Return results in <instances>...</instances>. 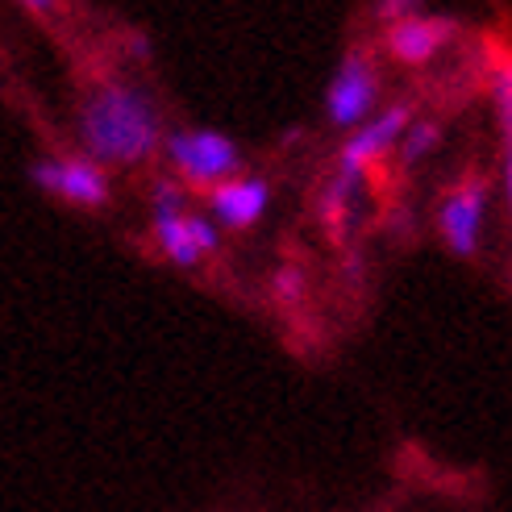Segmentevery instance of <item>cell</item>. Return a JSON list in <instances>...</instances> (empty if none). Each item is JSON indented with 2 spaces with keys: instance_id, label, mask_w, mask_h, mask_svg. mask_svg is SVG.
Returning a JSON list of instances; mask_svg holds the SVG:
<instances>
[{
  "instance_id": "obj_10",
  "label": "cell",
  "mask_w": 512,
  "mask_h": 512,
  "mask_svg": "<svg viewBox=\"0 0 512 512\" xmlns=\"http://www.w3.org/2000/svg\"><path fill=\"white\" fill-rule=\"evenodd\" d=\"M358 188H363V184H354V179H346V175H334V179L325 184V192H321V221H325V229H329L334 238L346 234Z\"/></svg>"
},
{
  "instance_id": "obj_7",
  "label": "cell",
  "mask_w": 512,
  "mask_h": 512,
  "mask_svg": "<svg viewBox=\"0 0 512 512\" xmlns=\"http://www.w3.org/2000/svg\"><path fill=\"white\" fill-rule=\"evenodd\" d=\"M150 238L167 254L175 267H196L200 259H209L221 246V229L204 213H179V217H155Z\"/></svg>"
},
{
  "instance_id": "obj_5",
  "label": "cell",
  "mask_w": 512,
  "mask_h": 512,
  "mask_svg": "<svg viewBox=\"0 0 512 512\" xmlns=\"http://www.w3.org/2000/svg\"><path fill=\"white\" fill-rule=\"evenodd\" d=\"M30 184L46 196H55L63 204H75V209H105L113 196V179L105 167H96L84 155L71 159H38L30 167Z\"/></svg>"
},
{
  "instance_id": "obj_13",
  "label": "cell",
  "mask_w": 512,
  "mask_h": 512,
  "mask_svg": "<svg viewBox=\"0 0 512 512\" xmlns=\"http://www.w3.org/2000/svg\"><path fill=\"white\" fill-rule=\"evenodd\" d=\"M492 105L500 117V130H504V146H512V63H504L492 80Z\"/></svg>"
},
{
  "instance_id": "obj_4",
  "label": "cell",
  "mask_w": 512,
  "mask_h": 512,
  "mask_svg": "<svg viewBox=\"0 0 512 512\" xmlns=\"http://www.w3.org/2000/svg\"><path fill=\"white\" fill-rule=\"evenodd\" d=\"M488 204H492V184H488V175H479V171L463 175L442 196V204H438V234L458 259H471V254L479 250L483 221H488Z\"/></svg>"
},
{
  "instance_id": "obj_14",
  "label": "cell",
  "mask_w": 512,
  "mask_h": 512,
  "mask_svg": "<svg viewBox=\"0 0 512 512\" xmlns=\"http://www.w3.org/2000/svg\"><path fill=\"white\" fill-rule=\"evenodd\" d=\"M275 296H279V304H288V309H300L304 296H309V279H304V271L300 267L275 271Z\"/></svg>"
},
{
  "instance_id": "obj_8",
  "label": "cell",
  "mask_w": 512,
  "mask_h": 512,
  "mask_svg": "<svg viewBox=\"0 0 512 512\" xmlns=\"http://www.w3.org/2000/svg\"><path fill=\"white\" fill-rule=\"evenodd\" d=\"M271 204V184L259 175H238V179H225V184L209 188V217L217 229H234V234H242V229L259 225L263 213Z\"/></svg>"
},
{
  "instance_id": "obj_15",
  "label": "cell",
  "mask_w": 512,
  "mask_h": 512,
  "mask_svg": "<svg viewBox=\"0 0 512 512\" xmlns=\"http://www.w3.org/2000/svg\"><path fill=\"white\" fill-rule=\"evenodd\" d=\"M421 9L417 5H404V0H388V5H375V17H388L392 25L404 21V17H417Z\"/></svg>"
},
{
  "instance_id": "obj_3",
  "label": "cell",
  "mask_w": 512,
  "mask_h": 512,
  "mask_svg": "<svg viewBox=\"0 0 512 512\" xmlns=\"http://www.w3.org/2000/svg\"><path fill=\"white\" fill-rule=\"evenodd\" d=\"M379 92H383V80H379V67H375V55L367 42H354L334 80L325 88V117L334 130H358L363 121H371V109L379 105Z\"/></svg>"
},
{
  "instance_id": "obj_1",
  "label": "cell",
  "mask_w": 512,
  "mask_h": 512,
  "mask_svg": "<svg viewBox=\"0 0 512 512\" xmlns=\"http://www.w3.org/2000/svg\"><path fill=\"white\" fill-rule=\"evenodd\" d=\"M84 159L96 167H138L163 146V117L159 105L138 84L100 80L75 117Z\"/></svg>"
},
{
  "instance_id": "obj_2",
  "label": "cell",
  "mask_w": 512,
  "mask_h": 512,
  "mask_svg": "<svg viewBox=\"0 0 512 512\" xmlns=\"http://www.w3.org/2000/svg\"><path fill=\"white\" fill-rule=\"evenodd\" d=\"M163 155L192 188H217L225 179H238L246 167L238 142L221 130H171L163 138Z\"/></svg>"
},
{
  "instance_id": "obj_11",
  "label": "cell",
  "mask_w": 512,
  "mask_h": 512,
  "mask_svg": "<svg viewBox=\"0 0 512 512\" xmlns=\"http://www.w3.org/2000/svg\"><path fill=\"white\" fill-rule=\"evenodd\" d=\"M442 121H433V117H421V121H408V130L400 134V163L404 167H413L421 163L425 155H433L442 142Z\"/></svg>"
},
{
  "instance_id": "obj_9",
  "label": "cell",
  "mask_w": 512,
  "mask_h": 512,
  "mask_svg": "<svg viewBox=\"0 0 512 512\" xmlns=\"http://www.w3.org/2000/svg\"><path fill=\"white\" fill-rule=\"evenodd\" d=\"M458 34V21H450V17H404V21H396L392 30H388V38H383V46H388V55L396 59V63H404V67H421V63H429L438 50L450 42Z\"/></svg>"
},
{
  "instance_id": "obj_12",
  "label": "cell",
  "mask_w": 512,
  "mask_h": 512,
  "mask_svg": "<svg viewBox=\"0 0 512 512\" xmlns=\"http://www.w3.org/2000/svg\"><path fill=\"white\" fill-rule=\"evenodd\" d=\"M150 213H155V217L188 213V192L179 188L175 179H155V188H150Z\"/></svg>"
},
{
  "instance_id": "obj_16",
  "label": "cell",
  "mask_w": 512,
  "mask_h": 512,
  "mask_svg": "<svg viewBox=\"0 0 512 512\" xmlns=\"http://www.w3.org/2000/svg\"><path fill=\"white\" fill-rule=\"evenodd\" d=\"M504 192H508V204H512V146H504Z\"/></svg>"
},
{
  "instance_id": "obj_6",
  "label": "cell",
  "mask_w": 512,
  "mask_h": 512,
  "mask_svg": "<svg viewBox=\"0 0 512 512\" xmlns=\"http://www.w3.org/2000/svg\"><path fill=\"white\" fill-rule=\"evenodd\" d=\"M408 121H413V105H408V100H396L392 109H383L379 117L363 121V125H358V130L346 138V146H342L338 175L354 179V184H363L367 167H371L379 155H388V150L400 142V134L408 130Z\"/></svg>"
}]
</instances>
